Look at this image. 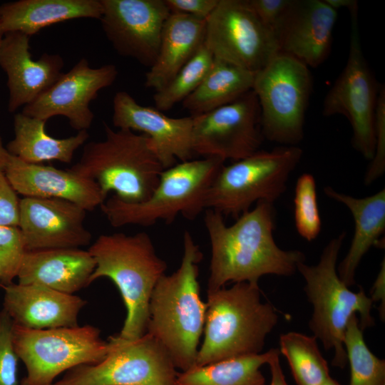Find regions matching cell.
<instances>
[{
    "label": "cell",
    "mask_w": 385,
    "mask_h": 385,
    "mask_svg": "<svg viewBox=\"0 0 385 385\" xmlns=\"http://www.w3.org/2000/svg\"><path fill=\"white\" fill-rule=\"evenodd\" d=\"M312 88L309 67L278 52L255 73L257 96L264 138L282 145H296L304 138L305 113Z\"/></svg>",
    "instance_id": "obj_9"
},
{
    "label": "cell",
    "mask_w": 385,
    "mask_h": 385,
    "mask_svg": "<svg viewBox=\"0 0 385 385\" xmlns=\"http://www.w3.org/2000/svg\"><path fill=\"white\" fill-rule=\"evenodd\" d=\"M206 20L171 13L163 29L156 59L145 74V86L164 88L203 44Z\"/></svg>",
    "instance_id": "obj_25"
},
{
    "label": "cell",
    "mask_w": 385,
    "mask_h": 385,
    "mask_svg": "<svg viewBox=\"0 0 385 385\" xmlns=\"http://www.w3.org/2000/svg\"><path fill=\"white\" fill-rule=\"evenodd\" d=\"M375 151L364 176V184L368 186L381 177L385 171V88L379 90L375 110Z\"/></svg>",
    "instance_id": "obj_36"
},
{
    "label": "cell",
    "mask_w": 385,
    "mask_h": 385,
    "mask_svg": "<svg viewBox=\"0 0 385 385\" xmlns=\"http://www.w3.org/2000/svg\"><path fill=\"white\" fill-rule=\"evenodd\" d=\"M26 252L22 233L18 226L0 225V281L12 283Z\"/></svg>",
    "instance_id": "obj_34"
},
{
    "label": "cell",
    "mask_w": 385,
    "mask_h": 385,
    "mask_svg": "<svg viewBox=\"0 0 385 385\" xmlns=\"http://www.w3.org/2000/svg\"><path fill=\"white\" fill-rule=\"evenodd\" d=\"M118 73L113 64L94 68L83 58L33 102L24 106L21 113L46 121L62 115L78 132L87 130L94 119L90 103L98 91L113 83Z\"/></svg>",
    "instance_id": "obj_16"
},
{
    "label": "cell",
    "mask_w": 385,
    "mask_h": 385,
    "mask_svg": "<svg viewBox=\"0 0 385 385\" xmlns=\"http://www.w3.org/2000/svg\"><path fill=\"white\" fill-rule=\"evenodd\" d=\"M324 1L337 11L342 7L350 10L358 5V2L355 0H324Z\"/></svg>",
    "instance_id": "obj_42"
},
{
    "label": "cell",
    "mask_w": 385,
    "mask_h": 385,
    "mask_svg": "<svg viewBox=\"0 0 385 385\" xmlns=\"http://www.w3.org/2000/svg\"><path fill=\"white\" fill-rule=\"evenodd\" d=\"M3 36H4V34H3V33L1 32V31L0 29V46H1V43Z\"/></svg>",
    "instance_id": "obj_45"
},
{
    "label": "cell",
    "mask_w": 385,
    "mask_h": 385,
    "mask_svg": "<svg viewBox=\"0 0 385 385\" xmlns=\"http://www.w3.org/2000/svg\"><path fill=\"white\" fill-rule=\"evenodd\" d=\"M303 154L282 145L223 165L211 184L205 207L237 219L260 201L273 204L286 191L288 179Z\"/></svg>",
    "instance_id": "obj_8"
},
{
    "label": "cell",
    "mask_w": 385,
    "mask_h": 385,
    "mask_svg": "<svg viewBox=\"0 0 385 385\" xmlns=\"http://www.w3.org/2000/svg\"><path fill=\"white\" fill-rule=\"evenodd\" d=\"M170 13L189 15L206 20L217 6L219 0H165Z\"/></svg>",
    "instance_id": "obj_39"
},
{
    "label": "cell",
    "mask_w": 385,
    "mask_h": 385,
    "mask_svg": "<svg viewBox=\"0 0 385 385\" xmlns=\"http://www.w3.org/2000/svg\"><path fill=\"white\" fill-rule=\"evenodd\" d=\"M255 73L214 58L200 86L183 102L190 116L228 104L252 89Z\"/></svg>",
    "instance_id": "obj_28"
},
{
    "label": "cell",
    "mask_w": 385,
    "mask_h": 385,
    "mask_svg": "<svg viewBox=\"0 0 385 385\" xmlns=\"http://www.w3.org/2000/svg\"><path fill=\"white\" fill-rule=\"evenodd\" d=\"M202 253L189 231L183 235V254L179 267L157 282L149 305L146 333L166 350L176 369L195 366L203 334L206 302L200 297L199 263Z\"/></svg>",
    "instance_id": "obj_2"
},
{
    "label": "cell",
    "mask_w": 385,
    "mask_h": 385,
    "mask_svg": "<svg viewBox=\"0 0 385 385\" xmlns=\"http://www.w3.org/2000/svg\"><path fill=\"white\" fill-rule=\"evenodd\" d=\"M12 342L27 371L20 385H51L66 370L100 362L111 349L91 325L34 329L13 322Z\"/></svg>",
    "instance_id": "obj_10"
},
{
    "label": "cell",
    "mask_w": 385,
    "mask_h": 385,
    "mask_svg": "<svg viewBox=\"0 0 385 385\" xmlns=\"http://www.w3.org/2000/svg\"><path fill=\"white\" fill-rule=\"evenodd\" d=\"M344 345L350 366L349 385H385V360L368 348L356 314L349 319Z\"/></svg>",
    "instance_id": "obj_31"
},
{
    "label": "cell",
    "mask_w": 385,
    "mask_h": 385,
    "mask_svg": "<svg viewBox=\"0 0 385 385\" xmlns=\"http://www.w3.org/2000/svg\"><path fill=\"white\" fill-rule=\"evenodd\" d=\"M370 299L372 302H379V315L382 320L385 316V261L381 264V268L371 290Z\"/></svg>",
    "instance_id": "obj_40"
},
{
    "label": "cell",
    "mask_w": 385,
    "mask_h": 385,
    "mask_svg": "<svg viewBox=\"0 0 385 385\" xmlns=\"http://www.w3.org/2000/svg\"><path fill=\"white\" fill-rule=\"evenodd\" d=\"M337 11L324 0H293L277 36L279 52L308 67H317L329 56Z\"/></svg>",
    "instance_id": "obj_21"
},
{
    "label": "cell",
    "mask_w": 385,
    "mask_h": 385,
    "mask_svg": "<svg viewBox=\"0 0 385 385\" xmlns=\"http://www.w3.org/2000/svg\"><path fill=\"white\" fill-rule=\"evenodd\" d=\"M294 222L297 232L307 241L315 240L321 232L316 182L309 173L302 174L296 183L294 197Z\"/></svg>",
    "instance_id": "obj_33"
},
{
    "label": "cell",
    "mask_w": 385,
    "mask_h": 385,
    "mask_svg": "<svg viewBox=\"0 0 385 385\" xmlns=\"http://www.w3.org/2000/svg\"><path fill=\"white\" fill-rule=\"evenodd\" d=\"M113 124L118 129L147 135L164 170L192 159V118H171L155 108L139 104L128 93L119 91L113 101Z\"/></svg>",
    "instance_id": "obj_18"
},
{
    "label": "cell",
    "mask_w": 385,
    "mask_h": 385,
    "mask_svg": "<svg viewBox=\"0 0 385 385\" xmlns=\"http://www.w3.org/2000/svg\"><path fill=\"white\" fill-rule=\"evenodd\" d=\"M192 118L194 155L235 162L259 150L265 139L260 105L252 89L228 104Z\"/></svg>",
    "instance_id": "obj_14"
},
{
    "label": "cell",
    "mask_w": 385,
    "mask_h": 385,
    "mask_svg": "<svg viewBox=\"0 0 385 385\" xmlns=\"http://www.w3.org/2000/svg\"><path fill=\"white\" fill-rule=\"evenodd\" d=\"M214 61L210 51L203 44L173 78L153 96L155 108L160 111L171 109L182 103L202 83Z\"/></svg>",
    "instance_id": "obj_32"
},
{
    "label": "cell",
    "mask_w": 385,
    "mask_h": 385,
    "mask_svg": "<svg viewBox=\"0 0 385 385\" xmlns=\"http://www.w3.org/2000/svg\"><path fill=\"white\" fill-rule=\"evenodd\" d=\"M13 321L5 310L0 312V385H20L18 356L12 342Z\"/></svg>",
    "instance_id": "obj_35"
},
{
    "label": "cell",
    "mask_w": 385,
    "mask_h": 385,
    "mask_svg": "<svg viewBox=\"0 0 385 385\" xmlns=\"http://www.w3.org/2000/svg\"><path fill=\"white\" fill-rule=\"evenodd\" d=\"M358 6L349 10L351 34L346 63L323 103L324 116L344 115L352 128V146L371 160L375 151L377 83L363 54L358 24Z\"/></svg>",
    "instance_id": "obj_11"
},
{
    "label": "cell",
    "mask_w": 385,
    "mask_h": 385,
    "mask_svg": "<svg viewBox=\"0 0 385 385\" xmlns=\"http://www.w3.org/2000/svg\"><path fill=\"white\" fill-rule=\"evenodd\" d=\"M204 224L211 247L207 292L227 282L258 283L267 274L291 276L305 261L299 250H284L276 244L273 204L260 201L227 225L220 212L205 210Z\"/></svg>",
    "instance_id": "obj_1"
},
{
    "label": "cell",
    "mask_w": 385,
    "mask_h": 385,
    "mask_svg": "<svg viewBox=\"0 0 385 385\" xmlns=\"http://www.w3.org/2000/svg\"><path fill=\"white\" fill-rule=\"evenodd\" d=\"M105 138L85 145L80 160L69 170L94 181L103 193L110 192L129 203L148 199L164 170L149 138L128 129H112L103 123Z\"/></svg>",
    "instance_id": "obj_5"
},
{
    "label": "cell",
    "mask_w": 385,
    "mask_h": 385,
    "mask_svg": "<svg viewBox=\"0 0 385 385\" xmlns=\"http://www.w3.org/2000/svg\"><path fill=\"white\" fill-rule=\"evenodd\" d=\"M100 0H19L0 5L3 34L21 32L29 36L56 23L80 18L100 20Z\"/></svg>",
    "instance_id": "obj_26"
},
{
    "label": "cell",
    "mask_w": 385,
    "mask_h": 385,
    "mask_svg": "<svg viewBox=\"0 0 385 385\" xmlns=\"http://www.w3.org/2000/svg\"><path fill=\"white\" fill-rule=\"evenodd\" d=\"M260 21L277 36L291 9L293 0H246Z\"/></svg>",
    "instance_id": "obj_37"
},
{
    "label": "cell",
    "mask_w": 385,
    "mask_h": 385,
    "mask_svg": "<svg viewBox=\"0 0 385 385\" xmlns=\"http://www.w3.org/2000/svg\"><path fill=\"white\" fill-rule=\"evenodd\" d=\"M277 322L274 307L262 302L258 283L207 292L204 338L195 366L261 353Z\"/></svg>",
    "instance_id": "obj_4"
},
{
    "label": "cell",
    "mask_w": 385,
    "mask_h": 385,
    "mask_svg": "<svg viewBox=\"0 0 385 385\" xmlns=\"http://www.w3.org/2000/svg\"><path fill=\"white\" fill-rule=\"evenodd\" d=\"M329 198L344 205L354 221V232L349 250L339 263L337 273L348 287L355 284L356 269L365 254L372 247H382L381 237L385 231V189L364 197H354L337 191L331 186L324 188Z\"/></svg>",
    "instance_id": "obj_24"
},
{
    "label": "cell",
    "mask_w": 385,
    "mask_h": 385,
    "mask_svg": "<svg viewBox=\"0 0 385 385\" xmlns=\"http://www.w3.org/2000/svg\"><path fill=\"white\" fill-rule=\"evenodd\" d=\"M346 232L332 238L317 265L298 263L297 270L305 281L304 291L313 307L309 327L326 350H334L332 365L344 368L347 356L344 345L349 318L359 314L362 331L374 324L373 302L362 289L354 292L339 278L337 262Z\"/></svg>",
    "instance_id": "obj_6"
},
{
    "label": "cell",
    "mask_w": 385,
    "mask_h": 385,
    "mask_svg": "<svg viewBox=\"0 0 385 385\" xmlns=\"http://www.w3.org/2000/svg\"><path fill=\"white\" fill-rule=\"evenodd\" d=\"M19 201L4 171L0 170V225H19Z\"/></svg>",
    "instance_id": "obj_38"
},
{
    "label": "cell",
    "mask_w": 385,
    "mask_h": 385,
    "mask_svg": "<svg viewBox=\"0 0 385 385\" xmlns=\"http://www.w3.org/2000/svg\"><path fill=\"white\" fill-rule=\"evenodd\" d=\"M279 351L272 355L268 362L271 372V381L270 385H289L286 381L279 362Z\"/></svg>",
    "instance_id": "obj_41"
},
{
    "label": "cell",
    "mask_w": 385,
    "mask_h": 385,
    "mask_svg": "<svg viewBox=\"0 0 385 385\" xmlns=\"http://www.w3.org/2000/svg\"><path fill=\"white\" fill-rule=\"evenodd\" d=\"M224 163L210 157L176 163L163 170L145 200L129 203L113 195L101 205V211L113 227H149L158 221L170 224L180 215L194 220L206 210L207 191Z\"/></svg>",
    "instance_id": "obj_7"
},
{
    "label": "cell",
    "mask_w": 385,
    "mask_h": 385,
    "mask_svg": "<svg viewBox=\"0 0 385 385\" xmlns=\"http://www.w3.org/2000/svg\"><path fill=\"white\" fill-rule=\"evenodd\" d=\"M88 250L96 262L90 284L101 277L111 279L127 309L123 328L115 337L123 341L143 337L147 331L152 293L167 269L150 237L145 232L101 235Z\"/></svg>",
    "instance_id": "obj_3"
},
{
    "label": "cell",
    "mask_w": 385,
    "mask_h": 385,
    "mask_svg": "<svg viewBox=\"0 0 385 385\" xmlns=\"http://www.w3.org/2000/svg\"><path fill=\"white\" fill-rule=\"evenodd\" d=\"M8 156L9 153L6 147L4 146L1 138L0 136V170L4 171Z\"/></svg>",
    "instance_id": "obj_43"
},
{
    "label": "cell",
    "mask_w": 385,
    "mask_h": 385,
    "mask_svg": "<svg viewBox=\"0 0 385 385\" xmlns=\"http://www.w3.org/2000/svg\"><path fill=\"white\" fill-rule=\"evenodd\" d=\"M4 173L15 191L24 197L62 199L86 211L95 210L107 199L94 181L69 169L29 163L9 153Z\"/></svg>",
    "instance_id": "obj_20"
},
{
    "label": "cell",
    "mask_w": 385,
    "mask_h": 385,
    "mask_svg": "<svg viewBox=\"0 0 385 385\" xmlns=\"http://www.w3.org/2000/svg\"><path fill=\"white\" fill-rule=\"evenodd\" d=\"M322 385H341V384L337 381L330 377Z\"/></svg>",
    "instance_id": "obj_44"
},
{
    "label": "cell",
    "mask_w": 385,
    "mask_h": 385,
    "mask_svg": "<svg viewBox=\"0 0 385 385\" xmlns=\"http://www.w3.org/2000/svg\"><path fill=\"white\" fill-rule=\"evenodd\" d=\"M46 120L22 113L14 118V138L7 144L8 153L29 163L58 160L70 163L75 151L89 138L87 130L66 138H56L46 131Z\"/></svg>",
    "instance_id": "obj_27"
},
{
    "label": "cell",
    "mask_w": 385,
    "mask_h": 385,
    "mask_svg": "<svg viewBox=\"0 0 385 385\" xmlns=\"http://www.w3.org/2000/svg\"><path fill=\"white\" fill-rule=\"evenodd\" d=\"M317 340L314 336L296 332L279 337V353L287 360L297 385H322L331 377L328 363Z\"/></svg>",
    "instance_id": "obj_30"
},
{
    "label": "cell",
    "mask_w": 385,
    "mask_h": 385,
    "mask_svg": "<svg viewBox=\"0 0 385 385\" xmlns=\"http://www.w3.org/2000/svg\"><path fill=\"white\" fill-rule=\"evenodd\" d=\"M29 40L23 33L9 32L4 34L0 46V66L7 76L10 113L33 102L63 73L62 57L44 53L33 59Z\"/></svg>",
    "instance_id": "obj_19"
},
{
    "label": "cell",
    "mask_w": 385,
    "mask_h": 385,
    "mask_svg": "<svg viewBox=\"0 0 385 385\" xmlns=\"http://www.w3.org/2000/svg\"><path fill=\"white\" fill-rule=\"evenodd\" d=\"M86 212L80 206L62 199H20L18 227L26 251L88 245L91 234L84 224Z\"/></svg>",
    "instance_id": "obj_17"
},
{
    "label": "cell",
    "mask_w": 385,
    "mask_h": 385,
    "mask_svg": "<svg viewBox=\"0 0 385 385\" xmlns=\"http://www.w3.org/2000/svg\"><path fill=\"white\" fill-rule=\"evenodd\" d=\"M96 262L81 248L26 251L18 274L21 284H38L73 294L90 284Z\"/></svg>",
    "instance_id": "obj_23"
},
{
    "label": "cell",
    "mask_w": 385,
    "mask_h": 385,
    "mask_svg": "<svg viewBox=\"0 0 385 385\" xmlns=\"http://www.w3.org/2000/svg\"><path fill=\"white\" fill-rule=\"evenodd\" d=\"M204 44L214 58L253 73L279 52L274 35L246 0H219L206 19Z\"/></svg>",
    "instance_id": "obj_13"
},
{
    "label": "cell",
    "mask_w": 385,
    "mask_h": 385,
    "mask_svg": "<svg viewBox=\"0 0 385 385\" xmlns=\"http://www.w3.org/2000/svg\"><path fill=\"white\" fill-rule=\"evenodd\" d=\"M100 362L71 369L51 385H175L178 372L163 346L145 333L133 341L115 336Z\"/></svg>",
    "instance_id": "obj_12"
},
{
    "label": "cell",
    "mask_w": 385,
    "mask_h": 385,
    "mask_svg": "<svg viewBox=\"0 0 385 385\" xmlns=\"http://www.w3.org/2000/svg\"><path fill=\"white\" fill-rule=\"evenodd\" d=\"M102 29L115 51L149 68L170 15L165 0H100Z\"/></svg>",
    "instance_id": "obj_15"
},
{
    "label": "cell",
    "mask_w": 385,
    "mask_h": 385,
    "mask_svg": "<svg viewBox=\"0 0 385 385\" xmlns=\"http://www.w3.org/2000/svg\"><path fill=\"white\" fill-rule=\"evenodd\" d=\"M4 310L24 327L45 329L78 326V316L86 301L38 284L5 285Z\"/></svg>",
    "instance_id": "obj_22"
},
{
    "label": "cell",
    "mask_w": 385,
    "mask_h": 385,
    "mask_svg": "<svg viewBox=\"0 0 385 385\" xmlns=\"http://www.w3.org/2000/svg\"><path fill=\"white\" fill-rule=\"evenodd\" d=\"M278 349L241 356L178 372L175 385H265L261 367Z\"/></svg>",
    "instance_id": "obj_29"
}]
</instances>
